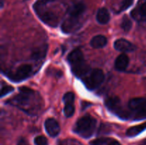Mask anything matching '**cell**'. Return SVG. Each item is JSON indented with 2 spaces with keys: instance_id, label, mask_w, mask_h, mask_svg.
Wrapping results in <instances>:
<instances>
[{
  "instance_id": "6da1fadb",
  "label": "cell",
  "mask_w": 146,
  "mask_h": 145,
  "mask_svg": "<svg viewBox=\"0 0 146 145\" xmlns=\"http://www.w3.org/2000/svg\"><path fill=\"white\" fill-rule=\"evenodd\" d=\"M68 61L74 74L78 78H84L91 71L84 60L82 51L78 48L70 53L68 56Z\"/></svg>"
},
{
  "instance_id": "7a4b0ae2",
  "label": "cell",
  "mask_w": 146,
  "mask_h": 145,
  "mask_svg": "<svg viewBox=\"0 0 146 145\" xmlns=\"http://www.w3.org/2000/svg\"><path fill=\"white\" fill-rule=\"evenodd\" d=\"M96 127L95 118L86 115L80 118L74 127V132L84 138H89L94 134Z\"/></svg>"
},
{
  "instance_id": "3957f363",
  "label": "cell",
  "mask_w": 146,
  "mask_h": 145,
  "mask_svg": "<svg viewBox=\"0 0 146 145\" xmlns=\"http://www.w3.org/2000/svg\"><path fill=\"white\" fill-rule=\"evenodd\" d=\"M84 82L86 87L88 90H93L96 89L102 84L105 78V75L102 70L96 68L91 70L85 77H84Z\"/></svg>"
},
{
  "instance_id": "277c9868",
  "label": "cell",
  "mask_w": 146,
  "mask_h": 145,
  "mask_svg": "<svg viewBox=\"0 0 146 145\" xmlns=\"http://www.w3.org/2000/svg\"><path fill=\"white\" fill-rule=\"evenodd\" d=\"M128 107L138 119L146 118V99L143 98H133L128 102Z\"/></svg>"
},
{
  "instance_id": "5b68a950",
  "label": "cell",
  "mask_w": 146,
  "mask_h": 145,
  "mask_svg": "<svg viewBox=\"0 0 146 145\" xmlns=\"http://www.w3.org/2000/svg\"><path fill=\"white\" fill-rule=\"evenodd\" d=\"M106 106L111 112H113L116 115L121 118H128V113L124 109L121 100L117 97H112L109 98L106 100Z\"/></svg>"
},
{
  "instance_id": "8992f818",
  "label": "cell",
  "mask_w": 146,
  "mask_h": 145,
  "mask_svg": "<svg viewBox=\"0 0 146 145\" xmlns=\"http://www.w3.org/2000/svg\"><path fill=\"white\" fill-rule=\"evenodd\" d=\"M32 71V67L29 64H24L20 65L13 75L12 79L16 81H21L28 78Z\"/></svg>"
},
{
  "instance_id": "52a82bcc",
  "label": "cell",
  "mask_w": 146,
  "mask_h": 145,
  "mask_svg": "<svg viewBox=\"0 0 146 145\" xmlns=\"http://www.w3.org/2000/svg\"><path fill=\"white\" fill-rule=\"evenodd\" d=\"M113 46L117 51L124 53L131 52V51H134L135 50V45L129 41L124 39V38H120V39L116 40L114 42Z\"/></svg>"
},
{
  "instance_id": "ba28073f",
  "label": "cell",
  "mask_w": 146,
  "mask_h": 145,
  "mask_svg": "<svg viewBox=\"0 0 146 145\" xmlns=\"http://www.w3.org/2000/svg\"><path fill=\"white\" fill-rule=\"evenodd\" d=\"M45 129L49 136L55 137L59 134L60 126L57 121L54 118H48L45 121Z\"/></svg>"
},
{
  "instance_id": "9c48e42d",
  "label": "cell",
  "mask_w": 146,
  "mask_h": 145,
  "mask_svg": "<svg viewBox=\"0 0 146 145\" xmlns=\"http://www.w3.org/2000/svg\"><path fill=\"white\" fill-rule=\"evenodd\" d=\"M80 28V22L78 19L68 18L61 26V29L66 34H70L73 31H76Z\"/></svg>"
},
{
  "instance_id": "30bf717a",
  "label": "cell",
  "mask_w": 146,
  "mask_h": 145,
  "mask_svg": "<svg viewBox=\"0 0 146 145\" xmlns=\"http://www.w3.org/2000/svg\"><path fill=\"white\" fill-rule=\"evenodd\" d=\"M86 10V6L84 3H77L74 4L68 11V15L70 18H74V19H78L79 17L84 14Z\"/></svg>"
},
{
  "instance_id": "8fae6325",
  "label": "cell",
  "mask_w": 146,
  "mask_h": 145,
  "mask_svg": "<svg viewBox=\"0 0 146 145\" xmlns=\"http://www.w3.org/2000/svg\"><path fill=\"white\" fill-rule=\"evenodd\" d=\"M129 64V58L125 53L118 55L115 61V68L118 71H124Z\"/></svg>"
},
{
  "instance_id": "7c38bea8",
  "label": "cell",
  "mask_w": 146,
  "mask_h": 145,
  "mask_svg": "<svg viewBox=\"0 0 146 145\" xmlns=\"http://www.w3.org/2000/svg\"><path fill=\"white\" fill-rule=\"evenodd\" d=\"M111 16L109 11L106 8H101L98 9L96 14V20L99 24H106L109 22Z\"/></svg>"
},
{
  "instance_id": "4fadbf2b",
  "label": "cell",
  "mask_w": 146,
  "mask_h": 145,
  "mask_svg": "<svg viewBox=\"0 0 146 145\" xmlns=\"http://www.w3.org/2000/svg\"><path fill=\"white\" fill-rule=\"evenodd\" d=\"M107 42H108V40L104 36L98 35L94 36L91 39L90 44L94 48H101L105 46L107 44Z\"/></svg>"
},
{
  "instance_id": "5bb4252c",
  "label": "cell",
  "mask_w": 146,
  "mask_h": 145,
  "mask_svg": "<svg viewBox=\"0 0 146 145\" xmlns=\"http://www.w3.org/2000/svg\"><path fill=\"white\" fill-rule=\"evenodd\" d=\"M31 95H33V94H29L23 92H20L19 95H17L14 99L11 100V102L13 104H15V105H24L28 102L30 96Z\"/></svg>"
},
{
  "instance_id": "9a60e30c",
  "label": "cell",
  "mask_w": 146,
  "mask_h": 145,
  "mask_svg": "<svg viewBox=\"0 0 146 145\" xmlns=\"http://www.w3.org/2000/svg\"><path fill=\"white\" fill-rule=\"evenodd\" d=\"M145 129H146V122L141 124V125H137V126L130 127L127 130L126 135L128 136H135L136 135L139 134L142 132H143Z\"/></svg>"
},
{
  "instance_id": "2e32d148",
  "label": "cell",
  "mask_w": 146,
  "mask_h": 145,
  "mask_svg": "<svg viewBox=\"0 0 146 145\" xmlns=\"http://www.w3.org/2000/svg\"><path fill=\"white\" fill-rule=\"evenodd\" d=\"M47 48L46 45H44L42 47H40V48H37V49L34 50L33 51V53L31 55L33 59L34 60H39L41 58H44L46 55V53Z\"/></svg>"
},
{
  "instance_id": "e0dca14e",
  "label": "cell",
  "mask_w": 146,
  "mask_h": 145,
  "mask_svg": "<svg viewBox=\"0 0 146 145\" xmlns=\"http://www.w3.org/2000/svg\"><path fill=\"white\" fill-rule=\"evenodd\" d=\"M132 21H131L127 16H125L123 18L122 22H121V28H123V30L124 31L128 32V31H129L131 29V28H132Z\"/></svg>"
},
{
  "instance_id": "ac0fdd59",
  "label": "cell",
  "mask_w": 146,
  "mask_h": 145,
  "mask_svg": "<svg viewBox=\"0 0 146 145\" xmlns=\"http://www.w3.org/2000/svg\"><path fill=\"white\" fill-rule=\"evenodd\" d=\"M74 112H75V107H74V104L64 105V112L66 117H70L73 116Z\"/></svg>"
},
{
  "instance_id": "d6986e66",
  "label": "cell",
  "mask_w": 146,
  "mask_h": 145,
  "mask_svg": "<svg viewBox=\"0 0 146 145\" xmlns=\"http://www.w3.org/2000/svg\"><path fill=\"white\" fill-rule=\"evenodd\" d=\"M74 100H75V95L73 92H66L63 97V101L64 102V105L74 104Z\"/></svg>"
},
{
  "instance_id": "ffe728a7",
  "label": "cell",
  "mask_w": 146,
  "mask_h": 145,
  "mask_svg": "<svg viewBox=\"0 0 146 145\" xmlns=\"http://www.w3.org/2000/svg\"><path fill=\"white\" fill-rule=\"evenodd\" d=\"M110 139L106 137H101V138H98V139H96L94 140L91 141L90 142V144L91 145H105L106 144L110 143Z\"/></svg>"
},
{
  "instance_id": "44dd1931",
  "label": "cell",
  "mask_w": 146,
  "mask_h": 145,
  "mask_svg": "<svg viewBox=\"0 0 146 145\" xmlns=\"http://www.w3.org/2000/svg\"><path fill=\"white\" fill-rule=\"evenodd\" d=\"M133 1L134 0H123L122 3H121V7H120V12L125 11L127 9L129 8V7L133 4Z\"/></svg>"
},
{
  "instance_id": "7402d4cb",
  "label": "cell",
  "mask_w": 146,
  "mask_h": 145,
  "mask_svg": "<svg viewBox=\"0 0 146 145\" xmlns=\"http://www.w3.org/2000/svg\"><path fill=\"white\" fill-rule=\"evenodd\" d=\"M34 144L36 145H47L48 141L44 136H37L34 139Z\"/></svg>"
},
{
  "instance_id": "603a6c76",
  "label": "cell",
  "mask_w": 146,
  "mask_h": 145,
  "mask_svg": "<svg viewBox=\"0 0 146 145\" xmlns=\"http://www.w3.org/2000/svg\"><path fill=\"white\" fill-rule=\"evenodd\" d=\"M13 90H14V88L13 87L9 86V85H5L1 90V97L2 98V97L5 96L7 94L12 92Z\"/></svg>"
},
{
  "instance_id": "cb8c5ba5",
  "label": "cell",
  "mask_w": 146,
  "mask_h": 145,
  "mask_svg": "<svg viewBox=\"0 0 146 145\" xmlns=\"http://www.w3.org/2000/svg\"><path fill=\"white\" fill-rule=\"evenodd\" d=\"M139 14L141 16H146V1L140 7Z\"/></svg>"
},
{
  "instance_id": "d4e9b609",
  "label": "cell",
  "mask_w": 146,
  "mask_h": 145,
  "mask_svg": "<svg viewBox=\"0 0 146 145\" xmlns=\"http://www.w3.org/2000/svg\"><path fill=\"white\" fill-rule=\"evenodd\" d=\"M17 145H28L27 141L24 139H21L19 140L18 143H17Z\"/></svg>"
},
{
  "instance_id": "484cf974",
  "label": "cell",
  "mask_w": 146,
  "mask_h": 145,
  "mask_svg": "<svg viewBox=\"0 0 146 145\" xmlns=\"http://www.w3.org/2000/svg\"><path fill=\"white\" fill-rule=\"evenodd\" d=\"M109 145H121V144L119 143V142H117V141L113 140V141H111V142H110Z\"/></svg>"
},
{
  "instance_id": "4316f807",
  "label": "cell",
  "mask_w": 146,
  "mask_h": 145,
  "mask_svg": "<svg viewBox=\"0 0 146 145\" xmlns=\"http://www.w3.org/2000/svg\"><path fill=\"white\" fill-rule=\"evenodd\" d=\"M58 145H67V144H66V142H60Z\"/></svg>"
},
{
  "instance_id": "83f0119b",
  "label": "cell",
  "mask_w": 146,
  "mask_h": 145,
  "mask_svg": "<svg viewBox=\"0 0 146 145\" xmlns=\"http://www.w3.org/2000/svg\"><path fill=\"white\" fill-rule=\"evenodd\" d=\"M3 4H4V0H1V7H3Z\"/></svg>"
}]
</instances>
